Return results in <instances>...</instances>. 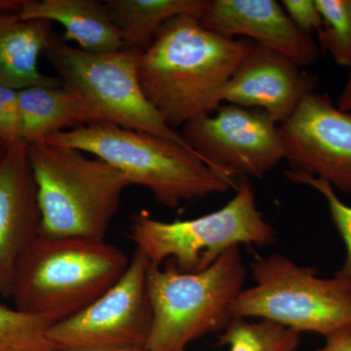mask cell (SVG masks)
Instances as JSON below:
<instances>
[{"instance_id":"15","label":"cell","mask_w":351,"mask_h":351,"mask_svg":"<svg viewBox=\"0 0 351 351\" xmlns=\"http://www.w3.org/2000/svg\"><path fill=\"white\" fill-rule=\"evenodd\" d=\"M57 38L52 23L0 14V85L16 91L32 86H62L58 76L39 71L38 60Z\"/></svg>"},{"instance_id":"22","label":"cell","mask_w":351,"mask_h":351,"mask_svg":"<svg viewBox=\"0 0 351 351\" xmlns=\"http://www.w3.org/2000/svg\"><path fill=\"white\" fill-rule=\"evenodd\" d=\"M285 176L294 184H306L315 189L326 201L332 223L341 235L346 250L345 263L337 274L351 279V206L339 199L329 182L311 176L295 174L290 170L286 171Z\"/></svg>"},{"instance_id":"24","label":"cell","mask_w":351,"mask_h":351,"mask_svg":"<svg viewBox=\"0 0 351 351\" xmlns=\"http://www.w3.org/2000/svg\"><path fill=\"white\" fill-rule=\"evenodd\" d=\"M280 3L299 31L306 34L320 31L322 17L315 0H283Z\"/></svg>"},{"instance_id":"6","label":"cell","mask_w":351,"mask_h":351,"mask_svg":"<svg viewBox=\"0 0 351 351\" xmlns=\"http://www.w3.org/2000/svg\"><path fill=\"white\" fill-rule=\"evenodd\" d=\"M225 206L195 219L165 221L147 212L132 215L129 239L152 265L171 261L184 272L202 271L241 244H274L276 230L258 209L251 182H241Z\"/></svg>"},{"instance_id":"14","label":"cell","mask_w":351,"mask_h":351,"mask_svg":"<svg viewBox=\"0 0 351 351\" xmlns=\"http://www.w3.org/2000/svg\"><path fill=\"white\" fill-rule=\"evenodd\" d=\"M200 23L209 31L240 36L281 53L302 69L319 58V46L295 27L276 0H211Z\"/></svg>"},{"instance_id":"16","label":"cell","mask_w":351,"mask_h":351,"mask_svg":"<svg viewBox=\"0 0 351 351\" xmlns=\"http://www.w3.org/2000/svg\"><path fill=\"white\" fill-rule=\"evenodd\" d=\"M25 20L59 23L64 41L93 53L126 49L119 27L110 19L105 1L99 0H23L17 11Z\"/></svg>"},{"instance_id":"17","label":"cell","mask_w":351,"mask_h":351,"mask_svg":"<svg viewBox=\"0 0 351 351\" xmlns=\"http://www.w3.org/2000/svg\"><path fill=\"white\" fill-rule=\"evenodd\" d=\"M21 138L43 142L60 132L101 121L80 94L63 86H32L19 91Z\"/></svg>"},{"instance_id":"12","label":"cell","mask_w":351,"mask_h":351,"mask_svg":"<svg viewBox=\"0 0 351 351\" xmlns=\"http://www.w3.org/2000/svg\"><path fill=\"white\" fill-rule=\"evenodd\" d=\"M317 83L315 75L290 58L257 44L221 90L219 101L263 110L281 124L304 97L315 92Z\"/></svg>"},{"instance_id":"2","label":"cell","mask_w":351,"mask_h":351,"mask_svg":"<svg viewBox=\"0 0 351 351\" xmlns=\"http://www.w3.org/2000/svg\"><path fill=\"white\" fill-rule=\"evenodd\" d=\"M43 142L93 154L119 170L130 186L149 189L159 204L171 209L239 188L188 147L108 121L60 132Z\"/></svg>"},{"instance_id":"3","label":"cell","mask_w":351,"mask_h":351,"mask_svg":"<svg viewBox=\"0 0 351 351\" xmlns=\"http://www.w3.org/2000/svg\"><path fill=\"white\" fill-rule=\"evenodd\" d=\"M128 263L105 239L39 233L21 256L10 298L19 311L58 322L107 292Z\"/></svg>"},{"instance_id":"10","label":"cell","mask_w":351,"mask_h":351,"mask_svg":"<svg viewBox=\"0 0 351 351\" xmlns=\"http://www.w3.org/2000/svg\"><path fill=\"white\" fill-rule=\"evenodd\" d=\"M181 134L209 167L232 179H260L285 157L278 124L261 110L225 104L184 124Z\"/></svg>"},{"instance_id":"19","label":"cell","mask_w":351,"mask_h":351,"mask_svg":"<svg viewBox=\"0 0 351 351\" xmlns=\"http://www.w3.org/2000/svg\"><path fill=\"white\" fill-rule=\"evenodd\" d=\"M219 345L228 346V351H297L301 332L271 321L232 318L221 331Z\"/></svg>"},{"instance_id":"27","label":"cell","mask_w":351,"mask_h":351,"mask_svg":"<svg viewBox=\"0 0 351 351\" xmlns=\"http://www.w3.org/2000/svg\"><path fill=\"white\" fill-rule=\"evenodd\" d=\"M22 3L23 0H0V14L17 12Z\"/></svg>"},{"instance_id":"11","label":"cell","mask_w":351,"mask_h":351,"mask_svg":"<svg viewBox=\"0 0 351 351\" xmlns=\"http://www.w3.org/2000/svg\"><path fill=\"white\" fill-rule=\"evenodd\" d=\"M279 131L288 170L351 193V113L339 110L328 95L313 92Z\"/></svg>"},{"instance_id":"9","label":"cell","mask_w":351,"mask_h":351,"mask_svg":"<svg viewBox=\"0 0 351 351\" xmlns=\"http://www.w3.org/2000/svg\"><path fill=\"white\" fill-rule=\"evenodd\" d=\"M149 260L135 250L123 276L98 299L53 323L48 339L55 351L145 348L152 326L147 294Z\"/></svg>"},{"instance_id":"21","label":"cell","mask_w":351,"mask_h":351,"mask_svg":"<svg viewBox=\"0 0 351 351\" xmlns=\"http://www.w3.org/2000/svg\"><path fill=\"white\" fill-rule=\"evenodd\" d=\"M322 17L319 49L339 66H351V0H315Z\"/></svg>"},{"instance_id":"29","label":"cell","mask_w":351,"mask_h":351,"mask_svg":"<svg viewBox=\"0 0 351 351\" xmlns=\"http://www.w3.org/2000/svg\"><path fill=\"white\" fill-rule=\"evenodd\" d=\"M105 351H147L145 348H127V350H105Z\"/></svg>"},{"instance_id":"1","label":"cell","mask_w":351,"mask_h":351,"mask_svg":"<svg viewBox=\"0 0 351 351\" xmlns=\"http://www.w3.org/2000/svg\"><path fill=\"white\" fill-rule=\"evenodd\" d=\"M256 45L209 31L198 18L178 16L143 51L138 66L143 91L176 130L218 110L221 90Z\"/></svg>"},{"instance_id":"8","label":"cell","mask_w":351,"mask_h":351,"mask_svg":"<svg viewBox=\"0 0 351 351\" xmlns=\"http://www.w3.org/2000/svg\"><path fill=\"white\" fill-rule=\"evenodd\" d=\"M142 54L135 48L88 52L69 45L58 36L44 52L63 86L80 94L101 121L154 134L195 152L145 97L138 78Z\"/></svg>"},{"instance_id":"4","label":"cell","mask_w":351,"mask_h":351,"mask_svg":"<svg viewBox=\"0 0 351 351\" xmlns=\"http://www.w3.org/2000/svg\"><path fill=\"white\" fill-rule=\"evenodd\" d=\"M27 145L40 215L39 233L105 239L130 186L124 176L80 149L43 142Z\"/></svg>"},{"instance_id":"28","label":"cell","mask_w":351,"mask_h":351,"mask_svg":"<svg viewBox=\"0 0 351 351\" xmlns=\"http://www.w3.org/2000/svg\"><path fill=\"white\" fill-rule=\"evenodd\" d=\"M7 147H7L4 143H2L1 141H0V156H1L2 154L6 152Z\"/></svg>"},{"instance_id":"20","label":"cell","mask_w":351,"mask_h":351,"mask_svg":"<svg viewBox=\"0 0 351 351\" xmlns=\"http://www.w3.org/2000/svg\"><path fill=\"white\" fill-rule=\"evenodd\" d=\"M53 323L0 302V351H55L48 339Z\"/></svg>"},{"instance_id":"26","label":"cell","mask_w":351,"mask_h":351,"mask_svg":"<svg viewBox=\"0 0 351 351\" xmlns=\"http://www.w3.org/2000/svg\"><path fill=\"white\" fill-rule=\"evenodd\" d=\"M337 107L343 112L351 113V66L345 87H343L341 93L339 94Z\"/></svg>"},{"instance_id":"13","label":"cell","mask_w":351,"mask_h":351,"mask_svg":"<svg viewBox=\"0 0 351 351\" xmlns=\"http://www.w3.org/2000/svg\"><path fill=\"white\" fill-rule=\"evenodd\" d=\"M36 186L24 141L0 156V295L10 298L21 256L39 234Z\"/></svg>"},{"instance_id":"18","label":"cell","mask_w":351,"mask_h":351,"mask_svg":"<svg viewBox=\"0 0 351 351\" xmlns=\"http://www.w3.org/2000/svg\"><path fill=\"white\" fill-rule=\"evenodd\" d=\"M105 4L127 48L145 51L165 23L182 15L200 20L211 0H106Z\"/></svg>"},{"instance_id":"7","label":"cell","mask_w":351,"mask_h":351,"mask_svg":"<svg viewBox=\"0 0 351 351\" xmlns=\"http://www.w3.org/2000/svg\"><path fill=\"white\" fill-rule=\"evenodd\" d=\"M250 269L255 284L233 302L232 318L271 321L295 332L326 338L351 326V279L323 278L313 267H302L274 253L257 258Z\"/></svg>"},{"instance_id":"5","label":"cell","mask_w":351,"mask_h":351,"mask_svg":"<svg viewBox=\"0 0 351 351\" xmlns=\"http://www.w3.org/2000/svg\"><path fill=\"white\" fill-rule=\"evenodd\" d=\"M246 267L233 247L206 269L184 272L170 262L149 265L147 286L152 326L145 350L186 351L193 341L223 331L244 289Z\"/></svg>"},{"instance_id":"23","label":"cell","mask_w":351,"mask_h":351,"mask_svg":"<svg viewBox=\"0 0 351 351\" xmlns=\"http://www.w3.org/2000/svg\"><path fill=\"white\" fill-rule=\"evenodd\" d=\"M0 141L7 147L21 138L19 91L0 85Z\"/></svg>"},{"instance_id":"25","label":"cell","mask_w":351,"mask_h":351,"mask_svg":"<svg viewBox=\"0 0 351 351\" xmlns=\"http://www.w3.org/2000/svg\"><path fill=\"white\" fill-rule=\"evenodd\" d=\"M325 345L315 351H351V326L327 336Z\"/></svg>"}]
</instances>
